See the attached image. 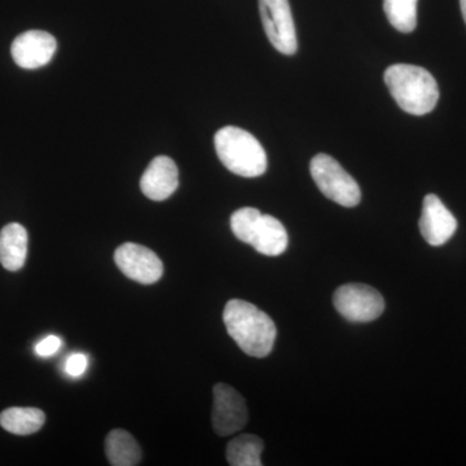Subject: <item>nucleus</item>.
<instances>
[{
	"mask_svg": "<svg viewBox=\"0 0 466 466\" xmlns=\"http://www.w3.org/2000/svg\"><path fill=\"white\" fill-rule=\"evenodd\" d=\"M116 265L122 274L137 283H157L164 275V263L155 251L143 245L126 242L115 253Z\"/></svg>",
	"mask_w": 466,
	"mask_h": 466,
	"instance_id": "nucleus-8",
	"label": "nucleus"
},
{
	"mask_svg": "<svg viewBox=\"0 0 466 466\" xmlns=\"http://www.w3.org/2000/svg\"><path fill=\"white\" fill-rule=\"evenodd\" d=\"M334 308L351 323H370L385 311V299L367 284H345L334 291Z\"/></svg>",
	"mask_w": 466,
	"mask_h": 466,
	"instance_id": "nucleus-6",
	"label": "nucleus"
},
{
	"mask_svg": "<svg viewBox=\"0 0 466 466\" xmlns=\"http://www.w3.org/2000/svg\"><path fill=\"white\" fill-rule=\"evenodd\" d=\"M27 232L20 223H9L0 231V263L8 271H18L25 265Z\"/></svg>",
	"mask_w": 466,
	"mask_h": 466,
	"instance_id": "nucleus-13",
	"label": "nucleus"
},
{
	"mask_svg": "<svg viewBox=\"0 0 466 466\" xmlns=\"http://www.w3.org/2000/svg\"><path fill=\"white\" fill-rule=\"evenodd\" d=\"M214 144L218 157L231 173L242 177H257L266 173V150L248 131L226 126L216 134Z\"/></svg>",
	"mask_w": 466,
	"mask_h": 466,
	"instance_id": "nucleus-3",
	"label": "nucleus"
},
{
	"mask_svg": "<svg viewBox=\"0 0 466 466\" xmlns=\"http://www.w3.org/2000/svg\"><path fill=\"white\" fill-rule=\"evenodd\" d=\"M61 345L63 342L57 336H48L35 346V352L42 358L52 357L60 350Z\"/></svg>",
	"mask_w": 466,
	"mask_h": 466,
	"instance_id": "nucleus-19",
	"label": "nucleus"
},
{
	"mask_svg": "<svg viewBox=\"0 0 466 466\" xmlns=\"http://www.w3.org/2000/svg\"><path fill=\"white\" fill-rule=\"evenodd\" d=\"M460 7H461L462 17L466 24V0H460Z\"/></svg>",
	"mask_w": 466,
	"mask_h": 466,
	"instance_id": "nucleus-20",
	"label": "nucleus"
},
{
	"mask_svg": "<svg viewBox=\"0 0 466 466\" xmlns=\"http://www.w3.org/2000/svg\"><path fill=\"white\" fill-rule=\"evenodd\" d=\"M383 79L398 106L410 115H428L440 100L437 81L424 67L395 64L386 69Z\"/></svg>",
	"mask_w": 466,
	"mask_h": 466,
	"instance_id": "nucleus-2",
	"label": "nucleus"
},
{
	"mask_svg": "<svg viewBox=\"0 0 466 466\" xmlns=\"http://www.w3.org/2000/svg\"><path fill=\"white\" fill-rule=\"evenodd\" d=\"M419 226L422 238L429 245L441 247L455 235L458 220L438 196L428 195L422 204Z\"/></svg>",
	"mask_w": 466,
	"mask_h": 466,
	"instance_id": "nucleus-11",
	"label": "nucleus"
},
{
	"mask_svg": "<svg viewBox=\"0 0 466 466\" xmlns=\"http://www.w3.org/2000/svg\"><path fill=\"white\" fill-rule=\"evenodd\" d=\"M383 11L398 32L412 33L417 26V0H383Z\"/></svg>",
	"mask_w": 466,
	"mask_h": 466,
	"instance_id": "nucleus-17",
	"label": "nucleus"
},
{
	"mask_svg": "<svg viewBox=\"0 0 466 466\" xmlns=\"http://www.w3.org/2000/svg\"><path fill=\"white\" fill-rule=\"evenodd\" d=\"M227 332L247 355L265 358L275 345L274 320L247 300L231 299L223 311Z\"/></svg>",
	"mask_w": 466,
	"mask_h": 466,
	"instance_id": "nucleus-1",
	"label": "nucleus"
},
{
	"mask_svg": "<svg viewBox=\"0 0 466 466\" xmlns=\"http://www.w3.org/2000/svg\"><path fill=\"white\" fill-rule=\"evenodd\" d=\"M260 17L267 38L276 50L283 55L296 54L299 50L296 25L289 0H258Z\"/></svg>",
	"mask_w": 466,
	"mask_h": 466,
	"instance_id": "nucleus-7",
	"label": "nucleus"
},
{
	"mask_svg": "<svg viewBox=\"0 0 466 466\" xmlns=\"http://www.w3.org/2000/svg\"><path fill=\"white\" fill-rule=\"evenodd\" d=\"M309 171L325 198L345 208L357 207L360 202V187L330 156L324 153L315 156L309 164Z\"/></svg>",
	"mask_w": 466,
	"mask_h": 466,
	"instance_id": "nucleus-5",
	"label": "nucleus"
},
{
	"mask_svg": "<svg viewBox=\"0 0 466 466\" xmlns=\"http://www.w3.org/2000/svg\"><path fill=\"white\" fill-rule=\"evenodd\" d=\"M106 453L113 466H135L142 461L143 453L133 435L122 429L110 431L106 440Z\"/></svg>",
	"mask_w": 466,
	"mask_h": 466,
	"instance_id": "nucleus-14",
	"label": "nucleus"
},
{
	"mask_svg": "<svg viewBox=\"0 0 466 466\" xmlns=\"http://www.w3.org/2000/svg\"><path fill=\"white\" fill-rule=\"evenodd\" d=\"M263 441L257 435L242 434L227 446V461L232 466H262Z\"/></svg>",
	"mask_w": 466,
	"mask_h": 466,
	"instance_id": "nucleus-16",
	"label": "nucleus"
},
{
	"mask_svg": "<svg viewBox=\"0 0 466 466\" xmlns=\"http://www.w3.org/2000/svg\"><path fill=\"white\" fill-rule=\"evenodd\" d=\"M56 50L57 42L52 34L43 30H29L15 39L11 54L18 66L33 70L47 66Z\"/></svg>",
	"mask_w": 466,
	"mask_h": 466,
	"instance_id": "nucleus-10",
	"label": "nucleus"
},
{
	"mask_svg": "<svg viewBox=\"0 0 466 466\" xmlns=\"http://www.w3.org/2000/svg\"><path fill=\"white\" fill-rule=\"evenodd\" d=\"M213 394L214 431L220 437L238 433L247 425L249 417L244 398L227 383H217Z\"/></svg>",
	"mask_w": 466,
	"mask_h": 466,
	"instance_id": "nucleus-9",
	"label": "nucleus"
},
{
	"mask_svg": "<svg viewBox=\"0 0 466 466\" xmlns=\"http://www.w3.org/2000/svg\"><path fill=\"white\" fill-rule=\"evenodd\" d=\"M231 229L238 240L249 244L263 256L278 257L288 248L287 229L275 217L258 208H242L231 217Z\"/></svg>",
	"mask_w": 466,
	"mask_h": 466,
	"instance_id": "nucleus-4",
	"label": "nucleus"
},
{
	"mask_svg": "<svg viewBox=\"0 0 466 466\" xmlns=\"http://www.w3.org/2000/svg\"><path fill=\"white\" fill-rule=\"evenodd\" d=\"M87 358L84 354L70 355L66 363V373L72 377L82 376L87 370Z\"/></svg>",
	"mask_w": 466,
	"mask_h": 466,
	"instance_id": "nucleus-18",
	"label": "nucleus"
},
{
	"mask_svg": "<svg viewBox=\"0 0 466 466\" xmlns=\"http://www.w3.org/2000/svg\"><path fill=\"white\" fill-rule=\"evenodd\" d=\"M179 187V171L167 156L153 158L140 179L144 196L153 201H165L174 195Z\"/></svg>",
	"mask_w": 466,
	"mask_h": 466,
	"instance_id": "nucleus-12",
	"label": "nucleus"
},
{
	"mask_svg": "<svg viewBox=\"0 0 466 466\" xmlns=\"http://www.w3.org/2000/svg\"><path fill=\"white\" fill-rule=\"evenodd\" d=\"M46 415L38 408L12 407L0 413V425L8 433L30 435L41 431Z\"/></svg>",
	"mask_w": 466,
	"mask_h": 466,
	"instance_id": "nucleus-15",
	"label": "nucleus"
}]
</instances>
